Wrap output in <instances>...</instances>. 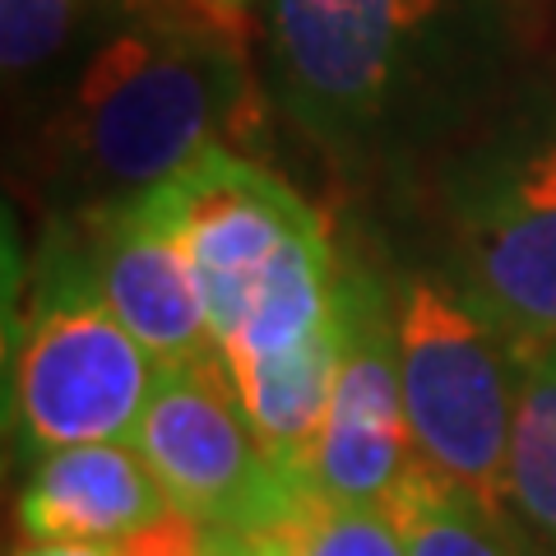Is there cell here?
<instances>
[{
    "label": "cell",
    "instance_id": "8992f818",
    "mask_svg": "<svg viewBox=\"0 0 556 556\" xmlns=\"http://www.w3.org/2000/svg\"><path fill=\"white\" fill-rule=\"evenodd\" d=\"M135 450L172 506L208 529L269 533L316 496L265 455L223 348L159 371Z\"/></svg>",
    "mask_w": 556,
    "mask_h": 556
},
{
    "label": "cell",
    "instance_id": "ba28073f",
    "mask_svg": "<svg viewBox=\"0 0 556 556\" xmlns=\"http://www.w3.org/2000/svg\"><path fill=\"white\" fill-rule=\"evenodd\" d=\"M144 195H153V204L181 237L218 348L237 329L255 278L265 274L269 260L292 237L320 223V214L288 181L241 159L228 144L208 149L204 159Z\"/></svg>",
    "mask_w": 556,
    "mask_h": 556
},
{
    "label": "cell",
    "instance_id": "4fadbf2b",
    "mask_svg": "<svg viewBox=\"0 0 556 556\" xmlns=\"http://www.w3.org/2000/svg\"><path fill=\"white\" fill-rule=\"evenodd\" d=\"M386 510L394 515L408 556H525L506 510L422 459H413Z\"/></svg>",
    "mask_w": 556,
    "mask_h": 556
},
{
    "label": "cell",
    "instance_id": "5b68a950",
    "mask_svg": "<svg viewBox=\"0 0 556 556\" xmlns=\"http://www.w3.org/2000/svg\"><path fill=\"white\" fill-rule=\"evenodd\" d=\"M159 362L102 302L93 269L51 265L10 362V427L33 459L135 441Z\"/></svg>",
    "mask_w": 556,
    "mask_h": 556
},
{
    "label": "cell",
    "instance_id": "3957f363",
    "mask_svg": "<svg viewBox=\"0 0 556 556\" xmlns=\"http://www.w3.org/2000/svg\"><path fill=\"white\" fill-rule=\"evenodd\" d=\"M445 269L525 339H556V98L473 121L437 177Z\"/></svg>",
    "mask_w": 556,
    "mask_h": 556
},
{
    "label": "cell",
    "instance_id": "7a4b0ae2",
    "mask_svg": "<svg viewBox=\"0 0 556 556\" xmlns=\"http://www.w3.org/2000/svg\"><path fill=\"white\" fill-rule=\"evenodd\" d=\"M247 102V61L232 20L135 14L84 61L61 121L75 190L126 204L223 144Z\"/></svg>",
    "mask_w": 556,
    "mask_h": 556
},
{
    "label": "cell",
    "instance_id": "277c9868",
    "mask_svg": "<svg viewBox=\"0 0 556 556\" xmlns=\"http://www.w3.org/2000/svg\"><path fill=\"white\" fill-rule=\"evenodd\" d=\"M390 288L417 459L506 510L510 431L533 348L445 265L408 269Z\"/></svg>",
    "mask_w": 556,
    "mask_h": 556
},
{
    "label": "cell",
    "instance_id": "7c38bea8",
    "mask_svg": "<svg viewBox=\"0 0 556 556\" xmlns=\"http://www.w3.org/2000/svg\"><path fill=\"white\" fill-rule=\"evenodd\" d=\"M334 288H339V255L325 237V223H316L302 237H292L265 265V274L255 278L237 329L223 339V357L260 362L306 343L334 316Z\"/></svg>",
    "mask_w": 556,
    "mask_h": 556
},
{
    "label": "cell",
    "instance_id": "9c48e42d",
    "mask_svg": "<svg viewBox=\"0 0 556 556\" xmlns=\"http://www.w3.org/2000/svg\"><path fill=\"white\" fill-rule=\"evenodd\" d=\"M93 278L102 302L149 348L159 367H177L186 357L218 348L181 237L153 195H135L108 208L93 251Z\"/></svg>",
    "mask_w": 556,
    "mask_h": 556
},
{
    "label": "cell",
    "instance_id": "ac0fdd59",
    "mask_svg": "<svg viewBox=\"0 0 556 556\" xmlns=\"http://www.w3.org/2000/svg\"><path fill=\"white\" fill-rule=\"evenodd\" d=\"M14 556H121L116 543H24Z\"/></svg>",
    "mask_w": 556,
    "mask_h": 556
},
{
    "label": "cell",
    "instance_id": "8fae6325",
    "mask_svg": "<svg viewBox=\"0 0 556 556\" xmlns=\"http://www.w3.org/2000/svg\"><path fill=\"white\" fill-rule=\"evenodd\" d=\"M339 343L343 334L334 306V316L306 343L288 348V353L260 362H228L265 455L278 464V473H288L298 486H311V455H316L329 394H334V376H339Z\"/></svg>",
    "mask_w": 556,
    "mask_h": 556
},
{
    "label": "cell",
    "instance_id": "2e32d148",
    "mask_svg": "<svg viewBox=\"0 0 556 556\" xmlns=\"http://www.w3.org/2000/svg\"><path fill=\"white\" fill-rule=\"evenodd\" d=\"M79 20L84 0H0V65H5V75H38L75 38Z\"/></svg>",
    "mask_w": 556,
    "mask_h": 556
},
{
    "label": "cell",
    "instance_id": "e0dca14e",
    "mask_svg": "<svg viewBox=\"0 0 556 556\" xmlns=\"http://www.w3.org/2000/svg\"><path fill=\"white\" fill-rule=\"evenodd\" d=\"M208 556H283L274 547V538L265 533H228V529H214V547Z\"/></svg>",
    "mask_w": 556,
    "mask_h": 556
},
{
    "label": "cell",
    "instance_id": "52a82bcc",
    "mask_svg": "<svg viewBox=\"0 0 556 556\" xmlns=\"http://www.w3.org/2000/svg\"><path fill=\"white\" fill-rule=\"evenodd\" d=\"M339 376L311 455V492L329 506H386L413 468L394 339V288L362 265H339Z\"/></svg>",
    "mask_w": 556,
    "mask_h": 556
},
{
    "label": "cell",
    "instance_id": "30bf717a",
    "mask_svg": "<svg viewBox=\"0 0 556 556\" xmlns=\"http://www.w3.org/2000/svg\"><path fill=\"white\" fill-rule=\"evenodd\" d=\"M177 510L135 441L65 445L33 464L20 492L28 543H121Z\"/></svg>",
    "mask_w": 556,
    "mask_h": 556
},
{
    "label": "cell",
    "instance_id": "d6986e66",
    "mask_svg": "<svg viewBox=\"0 0 556 556\" xmlns=\"http://www.w3.org/2000/svg\"><path fill=\"white\" fill-rule=\"evenodd\" d=\"M190 5H200V10H214V14H228V20H237V14L247 10L251 0H190Z\"/></svg>",
    "mask_w": 556,
    "mask_h": 556
},
{
    "label": "cell",
    "instance_id": "6da1fadb",
    "mask_svg": "<svg viewBox=\"0 0 556 556\" xmlns=\"http://www.w3.org/2000/svg\"><path fill=\"white\" fill-rule=\"evenodd\" d=\"M496 0H265L278 112L339 167H376L473 126L501 75Z\"/></svg>",
    "mask_w": 556,
    "mask_h": 556
},
{
    "label": "cell",
    "instance_id": "5bb4252c",
    "mask_svg": "<svg viewBox=\"0 0 556 556\" xmlns=\"http://www.w3.org/2000/svg\"><path fill=\"white\" fill-rule=\"evenodd\" d=\"M506 510L538 538V547L556 556V339L529 357L519 390L506 459Z\"/></svg>",
    "mask_w": 556,
    "mask_h": 556
},
{
    "label": "cell",
    "instance_id": "9a60e30c",
    "mask_svg": "<svg viewBox=\"0 0 556 556\" xmlns=\"http://www.w3.org/2000/svg\"><path fill=\"white\" fill-rule=\"evenodd\" d=\"M265 538L283 556H408L386 506H329L320 496Z\"/></svg>",
    "mask_w": 556,
    "mask_h": 556
}]
</instances>
